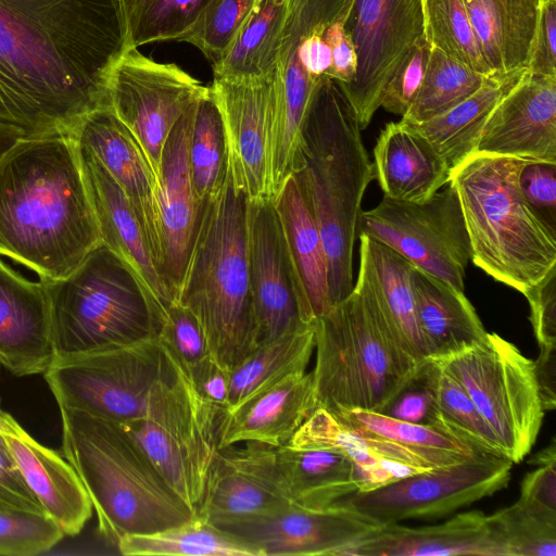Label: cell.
<instances>
[{
	"instance_id": "obj_39",
	"label": "cell",
	"mask_w": 556,
	"mask_h": 556,
	"mask_svg": "<svg viewBox=\"0 0 556 556\" xmlns=\"http://www.w3.org/2000/svg\"><path fill=\"white\" fill-rule=\"evenodd\" d=\"M419 376L431 392L433 412L427 422L473 447L502 456V448L464 388L435 359H425Z\"/></svg>"
},
{
	"instance_id": "obj_11",
	"label": "cell",
	"mask_w": 556,
	"mask_h": 556,
	"mask_svg": "<svg viewBox=\"0 0 556 556\" xmlns=\"http://www.w3.org/2000/svg\"><path fill=\"white\" fill-rule=\"evenodd\" d=\"M164 364V351L157 337H152L55 357L43 376L59 407L125 425L144 414L149 393Z\"/></svg>"
},
{
	"instance_id": "obj_46",
	"label": "cell",
	"mask_w": 556,
	"mask_h": 556,
	"mask_svg": "<svg viewBox=\"0 0 556 556\" xmlns=\"http://www.w3.org/2000/svg\"><path fill=\"white\" fill-rule=\"evenodd\" d=\"M257 0H211L178 40L193 45L216 65L226 54Z\"/></svg>"
},
{
	"instance_id": "obj_8",
	"label": "cell",
	"mask_w": 556,
	"mask_h": 556,
	"mask_svg": "<svg viewBox=\"0 0 556 556\" xmlns=\"http://www.w3.org/2000/svg\"><path fill=\"white\" fill-rule=\"evenodd\" d=\"M46 283L55 357L157 337L164 320L131 267L102 242L67 276Z\"/></svg>"
},
{
	"instance_id": "obj_9",
	"label": "cell",
	"mask_w": 556,
	"mask_h": 556,
	"mask_svg": "<svg viewBox=\"0 0 556 556\" xmlns=\"http://www.w3.org/2000/svg\"><path fill=\"white\" fill-rule=\"evenodd\" d=\"M162 349L164 368L149 393L144 414L136 421L121 425L197 514L213 458L219 448L227 408L204 400L187 370Z\"/></svg>"
},
{
	"instance_id": "obj_16",
	"label": "cell",
	"mask_w": 556,
	"mask_h": 556,
	"mask_svg": "<svg viewBox=\"0 0 556 556\" xmlns=\"http://www.w3.org/2000/svg\"><path fill=\"white\" fill-rule=\"evenodd\" d=\"M380 525L340 503L323 509L292 503L264 515L214 526L251 544L262 556H342Z\"/></svg>"
},
{
	"instance_id": "obj_45",
	"label": "cell",
	"mask_w": 556,
	"mask_h": 556,
	"mask_svg": "<svg viewBox=\"0 0 556 556\" xmlns=\"http://www.w3.org/2000/svg\"><path fill=\"white\" fill-rule=\"evenodd\" d=\"M489 519L503 556H556V518L518 500Z\"/></svg>"
},
{
	"instance_id": "obj_17",
	"label": "cell",
	"mask_w": 556,
	"mask_h": 556,
	"mask_svg": "<svg viewBox=\"0 0 556 556\" xmlns=\"http://www.w3.org/2000/svg\"><path fill=\"white\" fill-rule=\"evenodd\" d=\"M232 179L250 201L273 200L269 151L276 102V71L252 80L213 79Z\"/></svg>"
},
{
	"instance_id": "obj_31",
	"label": "cell",
	"mask_w": 556,
	"mask_h": 556,
	"mask_svg": "<svg viewBox=\"0 0 556 556\" xmlns=\"http://www.w3.org/2000/svg\"><path fill=\"white\" fill-rule=\"evenodd\" d=\"M412 286L418 326L430 357L452 355L485 339L488 332L463 291L416 267Z\"/></svg>"
},
{
	"instance_id": "obj_40",
	"label": "cell",
	"mask_w": 556,
	"mask_h": 556,
	"mask_svg": "<svg viewBox=\"0 0 556 556\" xmlns=\"http://www.w3.org/2000/svg\"><path fill=\"white\" fill-rule=\"evenodd\" d=\"M116 546L126 556H262L251 544L198 514L162 531L124 535Z\"/></svg>"
},
{
	"instance_id": "obj_61",
	"label": "cell",
	"mask_w": 556,
	"mask_h": 556,
	"mask_svg": "<svg viewBox=\"0 0 556 556\" xmlns=\"http://www.w3.org/2000/svg\"><path fill=\"white\" fill-rule=\"evenodd\" d=\"M549 462H556V444L554 439L552 440L548 446L544 447L539 453L533 455L530 458L529 464L539 465Z\"/></svg>"
},
{
	"instance_id": "obj_59",
	"label": "cell",
	"mask_w": 556,
	"mask_h": 556,
	"mask_svg": "<svg viewBox=\"0 0 556 556\" xmlns=\"http://www.w3.org/2000/svg\"><path fill=\"white\" fill-rule=\"evenodd\" d=\"M33 136L25 129L0 118V159L20 140Z\"/></svg>"
},
{
	"instance_id": "obj_20",
	"label": "cell",
	"mask_w": 556,
	"mask_h": 556,
	"mask_svg": "<svg viewBox=\"0 0 556 556\" xmlns=\"http://www.w3.org/2000/svg\"><path fill=\"white\" fill-rule=\"evenodd\" d=\"M70 135L77 147L88 150L101 162L126 194L162 275L159 182L139 143L111 105L87 114Z\"/></svg>"
},
{
	"instance_id": "obj_26",
	"label": "cell",
	"mask_w": 556,
	"mask_h": 556,
	"mask_svg": "<svg viewBox=\"0 0 556 556\" xmlns=\"http://www.w3.org/2000/svg\"><path fill=\"white\" fill-rule=\"evenodd\" d=\"M316 407L312 371L292 374L227 412L219 447L241 442L287 445Z\"/></svg>"
},
{
	"instance_id": "obj_25",
	"label": "cell",
	"mask_w": 556,
	"mask_h": 556,
	"mask_svg": "<svg viewBox=\"0 0 556 556\" xmlns=\"http://www.w3.org/2000/svg\"><path fill=\"white\" fill-rule=\"evenodd\" d=\"M503 556L489 516L472 510L443 523L410 528L380 525L342 556Z\"/></svg>"
},
{
	"instance_id": "obj_5",
	"label": "cell",
	"mask_w": 556,
	"mask_h": 556,
	"mask_svg": "<svg viewBox=\"0 0 556 556\" xmlns=\"http://www.w3.org/2000/svg\"><path fill=\"white\" fill-rule=\"evenodd\" d=\"M249 198L230 170L202 202L176 296L198 318L213 359L230 371L257 348L248 256Z\"/></svg>"
},
{
	"instance_id": "obj_35",
	"label": "cell",
	"mask_w": 556,
	"mask_h": 556,
	"mask_svg": "<svg viewBox=\"0 0 556 556\" xmlns=\"http://www.w3.org/2000/svg\"><path fill=\"white\" fill-rule=\"evenodd\" d=\"M289 0H257L219 63L214 77L252 80L271 75L277 67Z\"/></svg>"
},
{
	"instance_id": "obj_42",
	"label": "cell",
	"mask_w": 556,
	"mask_h": 556,
	"mask_svg": "<svg viewBox=\"0 0 556 556\" xmlns=\"http://www.w3.org/2000/svg\"><path fill=\"white\" fill-rule=\"evenodd\" d=\"M486 77L431 47L421 86L402 121L419 124L447 112L476 92Z\"/></svg>"
},
{
	"instance_id": "obj_53",
	"label": "cell",
	"mask_w": 556,
	"mask_h": 556,
	"mask_svg": "<svg viewBox=\"0 0 556 556\" xmlns=\"http://www.w3.org/2000/svg\"><path fill=\"white\" fill-rule=\"evenodd\" d=\"M0 506L45 513L26 483L3 434H0Z\"/></svg>"
},
{
	"instance_id": "obj_24",
	"label": "cell",
	"mask_w": 556,
	"mask_h": 556,
	"mask_svg": "<svg viewBox=\"0 0 556 556\" xmlns=\"http://www.w3.org/2000/svg\"><path fill=\"white\" fill-rule=\"evenodd\" d=\"M77 149L100 241L131 267L165 314L174 299L152 258L126 194L91 152Z\"/></svg>"
},
{
	"instance_id": "obj_15",
	"label": "cell",
	"mask_w": 556,
	"mask_h": 556,
	"mask_svg": "<svg viewBox=\"0 0 556 556\" xmlns=\"http://www.w3.org/2000/svg\"><path fill=\"white\" fill-rule=\"evenodd\" d=\"M346 26L357 55L349 85H340L365 129L380 108L390 77L424 36L421 0H354Z\"/></svg>"
},
{
	"instance_id": "obj_7",
	"label": "cell",
	"mask_w": 556,
	"mask_h": 556,
	"mask_svg": "<svg viewBox=\"0 0 556 556\" xmlns=\"http://www.w3.org/2000/svg\"><path fill=\"white\" fill-rule=\"evenodd\" d=\"M317 407L384 413L413 381L414 358L358 288L314 321Z\"/></svg>"
},
{
	"instance_id": "obj_54",
	"label": "cell",
	"mask_w": 556,
	"mask_h": 556,
	"mask_svg": "<svg viewBox=\"0 0 556 556\" xmlns=\"http://www.w3.org/2000/svg\"><path fill=\"white\" fill-rule=\"evenodd\" d=\"M556 0H542L528 71L556 76Z\"/></svg>"
},
{
	"instance_id": "obj_10",
	"label": "cell",
	"mask_w": 556,
	"mask_h": 556,
	"mask_svg": "<svg viewBox=\"0 0 556 556\" xmlns=\"http://www.w3.org/2000/svg\"><path fill=\"white\" fill-rule=\"evenodd\" d=\"M429 358L464 388L504 457L520 463L534 445L544 416L533 361L494 332L464 351Z\"/></svg>"
},
{
	"instance_id": "obj_49",
	"label": "cell",
	"mask_w": 556,
	"mask_h": 556,
	"mask_svg": "<svg viewBox=\"0 0 556 556\" xmlns=\"http://www.w3.org/2000/svg\"><path fill=\"white\" fill-rule=\"evenodd\" d=\"M430 49L422 36L405 54L382 91L380 106L386 111L405 115L421 86Z\"/></svg>"
},
{
	"instance_id": "obj_1",
	"label": "cell",
	"mask_w": 556,
	"mask_h": 556,
	"mask_svg": "<svg viewBox=\"0 0 556 556\" xmlns=\"http://www.w3.org/2000/svg\"><path fill=\"white\" fill-rule=\"evenodd\" d=\"M129 49L124 0H0V118L70 134L110 105L112 68Z\"/></svg>"
},
{
	"instance_id": "obj_21",
	"label": "cell",
	"mask_w": 556,
	"mask_h": 556,
	"mask_svg": "<svg viewBox=\"0 0 556 556\" xmlns=\"http://www.w3.org/2000/svg\"><path fill=\"white\" fill-rule=\"evenodd\" d=\"M195 101L182 113L169 132L157 177L161 270L174 301L185 274L202 205L193 188L189 164Z\"/></svg>"
},
{
	"instance_id": "obj_41",
	"label": "cell",
	"mask_w": 556,
	"mask_h": 556,
	"mask_svg": "<svg viewBox=\"0 0 556 556\" xmlns=\"http://www.w3.org/2000/svg\"><path fill=\"white\" fill-rule=\"evenodd\" d=\"M189 164L200 202L215 195L225 185L229 172L225 129L210 86L195 101Z\"/></svg>"
},
{
	"instance_id": "obj_57",
	"label": "cell",
	"mask_w": 556,
	"mask_h": 556,
	"mask_svg": "<svg viewBox=\"0 0 556 556\" xmlns=\"http://www.w3.org/2000/svg\"><path fill=\"white\" fill-rule=\"evenodd\" d=\"M188 375L197 392L204 400L227 408L229 371L216 363L211 355L201 361Z\"/></svg>"
},
{
	"instance_id": "obj_22",
	"label": "cell",
	"mask_w": 556,
	"mask_h": 556,
	"mask_svg": "<svg viewBox=\"0 0 556 556\" xmlns=\"http://www.w3.org/2000/svg\"><path fill=\"white\" fill-rule=\"evenodd\" d=\"M476 153L556 163V76L527 71L492 111Z\"/></svg>"
},
{
	"instance_id": "obj_51",
	"label": "cell",
	"mask_w": 556,
	"mask_h": 556,
	"mask_svg": "<svg viewBox=\"0 0 556 556\" xmlns=\"http://www.w3.org/2000/svg\"><path fill=\"white\" fill-rule=\"evenodd\" d=\"M523 295L530 305V321L539 345L556 344V265Z\"/></svg>"
},
{
	"instance_id": "obj_44",
	"label": "cell",
	"mask_w": 556,
	"mask_h": 556,
	"mask_svg": "<svg viewBox=\"0 0 556 556\" xmlns=\"http://www.w3.org/2000/svg\"><path fill=\"white\" fill-rule=\"evenodd\" d=\"M211 0H124L130 49L160 40H178Z\"/></svg>"
},
{
	"instance_id": "obj_37",
	"label": "cell",
	"mask_w": 556,
	"mask_h": 556,
	"mask_svg": "<svg viewBox=\"0 0 556 556\" xmlns=\"http://www.w3.org/2000/svg\"><path fill=\"white\" fill-rule=\"evenodd\" d=\"M287 445L294 448H332L343 453L354 466L358 491H369L420 472L380 457L358 433L321 407L314 409Z\"/></svg>"
},
{
	"instance_id": "obj_13",
	"label": "cell",
	"mask_w": 556,
	"mask_h": 556,
	"mask_svg": "<svg viewBox=\"0 0 556 556\" xmlns=\"http://www.w3.org/2000/svg\"><path fill=\"white\" fill-rule=\"evenodd\" d=\"M509 459L478 452L454 465L415 472L369 491H356L337 503L379 523L445 516L504 489Z\"/></svg>"
},
{
	"instance_id": "obj_28",
	"label": "cell",
	"mask_w": 556,
	"mask_h": 556,
	"mask_svg": "<svg viewBox=\"0 0 556 556\" xmlns=\"http://www.w3.org/2000/svg\"><path fill=\"white\" fill-rule=\"evenodd\" d=\"M374 169L390 199L422 202L450 181L451 169L432 144L410 124L386 125L374 149Z\"/></svg>"
},
{
	"instance_id": "obj_6",
	"label": "cell",
	"mask_w": 556,
	"mask_h": 556,
	"mask_svg": "<svg viewBox=\"0 0 556 556\" xmlns=\"http://www.w3.org/2000/svg\"><path fill=\"white\" fill-rule=\"evenodd\" d=\"M528 160L475 153L451 172L471 247V261L525 293L556 265V236L525 200L518 175Z\"/></svg>"
},
{
	"instance_id": "obj_12",
	"label": "cell",
	"mask_w": 556,
	"mask_h": 556,
	"mask_svg": "<svg viewBox=\"0 0 556 556\" xmlns=\"http://www.w3.org/2000/svg\"><path fill=\"white\" fill-rule=\"evenodd\" d=\"M357 232L390 247L414 267L464 292L471 247L451 185L422 202L383 197L376 207L361 212Z\"/></svg>"
},
{
	"instance_id": "obj_19",
	"label": "cell",
	"mask_w": 556,
	"mask_h": 556,
	"mask_svg": "<svg viewBox=\"0 0 556 556\" xmlns=\"http://www.w3.org/2000/svg\"><path fill=\"white\" fill-rule=\"evenodd\" d=\"M292 504L276 447L241 442L219 447L197 511L211 523L264 515Z\"/></svg>"
},
{
	"instance_id": "obj_47",
	"label": "cell",
	"mask_w": 556,
	"mask_h": 556,
	"mask_svg": "<svg viewBox=\"0 0 556 556\" xmlns=\"http://www.w3.org/2000/svg\"><path fill=\"white\" fill-rule=\"evenodd\" d=\"M64 536L45 513L0 506V555L30 556L45 553Z\"/></svg>"
},
{
	"instance_id": "obj_2",
	"label": "cell",
	"mask_w": 556,
	"mask_h": 556,
	"mask_svg": "<svg viewBox=\"0 0 556 556\" xmlns=\"http://www.w3.org/2000/svg\"><path fill=\"white\" fill-rule=\"evenodd\" d=\"M100 242L70 134L25 137L0 159V255L51 281L72 273Z\"/></svg>"
},
{
	"instance_id": "obj_55",
	"label": "cell",
	"mask_w": 556,
	"mask_h": 556,
	"mask_svg": "<svg viewBox=\"0 0 556 556\" xmlns=\"http://www.w3.org/2000/svg\"><path fill=\"white\" fill-rule=\"evenodd\" d=\"M521 483L519 500L534 510L556 518V462L535 465Z\"/></svg>"
},
{
	"instance_id": "obj_14",
	"label": "cell",
	"mask_w": 556,
	"mask_h": 556,
	"mask_svg": "<svg viewBox=\"0 0 556 556\" xmlns=\"http://www.w3.org/2000/svg\"><path fill=\"white\" fill-rule=\"evenodd\" d=\"M112 110L129 129L156 177L167 137L182 113L207 87L173 63H159L129 49L109 78Z\"/></svg>"
},
{
	"instance_id": "obj_43",
	"label": "cell",
	"mask_w": 556,
	"mask_h": 556,
	"mask_svg": "<svg viewBox=\"0 0 556 556\" xmlns=\"http://www.w3.org/2000/svg\"><path fill=\"white\" fill-rule=\"evenodd\" d=\"M424 36L434 47L485 76L492 75L464 0H421Z\"/></svg>"
},
{
	"instance_id": "obj_48",
	"label": "cell",
	"mask_w": 556,
	"mask_h": 556,
	"mask_svg": "<svg viewBox=\"0 0 556 556\" xmlns=\"http://www.w3.org/2000/svg\"><path fill=\"white\" fill-rule=\"evenodd\" d=\"M157 340L187 372L210 355L198 318L177 301L172 302L167 307Z\"/></svg>"
},
{
	"instance_id": "obj_4",
	"label": "cell",
	"mask_w": 556,
	"mask_h": 556,
	"mask_svg": "<svg viewBox=\"0 0 556 556\" xmlns=\"http://www.w3.org/2000/svg\"><path fill=\"white\" fill-rule=\"evenodd\" d=\"M59 408L63 454L90 497L104 540L117 545L124 535L162 531L195 515L121 424Z\"/></svg>"
},
{
	"instance_id": "obj_30",
	"label": "cell",
	"mask_w": 556,
	"mask_h": 556,
	"mask_svg": "<svg viewBox=\"0 0 556 556\" xmlns=\"http://www.w3.org/2000/svg\"><path fill=\"white\" fill-rule=\"evenodd\" d=\"M9 448L34 495L64 535L78 534L92 515L90 497L73 466L26 431L5 437Z\"/></svg>"
},
{
	"instance_id": "obj_32",
	"label": "cell",
	"mask_w": 556,
	"mask_h": 556,
	"mask_svg": "<svg viewBox=\"0 0 556 556\" xmlns=\"http://www.w3.org/2000/svg\"><path fill=\"white\" fill-rule=\"evenodd\" d=\"M492 74L528 67L542 0H464Z\"/></svg>"
},
{
	"instance_id": "obj_34",
	"label": "cell",
	"mask_w": 556,
	"mask_h": 556,
	"mask_svg": "<svg viewBox=\"0 0 556 556\" xmlns=\"http://www.w3.org/2000/svg\"><path fill=\"white\" fill-rule=\"evenodd\" d=\"M278 467L292 503L314 509L334 505L358 491L354 466L332 448L276 447Z\"/></svg>"
},
{
	"instance_id": "obj_23",
	"label": "cell",
	"mask_w": 556,
	"mask_h": 556,
	"mask_svg": "<svg viewBox=\"0 0 556 556\" xmlns=\"http://www.w3.org/2000/svg\"><path fill=\"white\" fill-rule=\"evenodd\" d=\"M55 358L47 283L0 258V364L17 377L45 374Z\"/></svg>"
},
{
	"instance_id": "obj_36",
	"label": "cell",
	"mask_w": 556,
	"mask_h": 556,
	"mask_svg": "<svg viewBox=\"0 0 556 556\" xmlns=\"http://www.w3.org/2000/svg\"><path fill=\"white\" fill-rule=\"evenodd\" d=\"M314 348V323L258 345L229 371L227 412L283 378L305 372Z\"/></svg>"
},
{
	"instance_id": "obj_52",
	"label": "cell",
	"mask_w": 556,
	"mask_h": 556,
	"mask_svg": "<svg viewBox=\"0 0 556 556\" xmlns=\"http://www.w3.org/2000/svg\"><path fill=\"white\" fill-rule=\"evenodd\" d=\"M354 0L324 29L323 36L331 52V66L327 76L340 85L353 81L357 70V55L346 26Z\"/></svg>"
},
{
	"instance_id": "obj_33",
	"label": "cell",
	"mask_w": 556,
	"mask_h": 556,
	"mask_svg": "<svg viewBox=\"0 0 556 556\" xmlns=\"http://www.w3.org/2000/svg\"><path fill=\"white\" fill-rule=\"evenodd\" d=\"M527 71L489 75L476 92L447 112L410 125L432 144L452 172L476 153L492 111Z\"/></svg>"
},
{
	"instance_id": "obj_38",
	"label": "cell",
	"mask_w": 556,
	"mask_h": 556,
	"mask_svg": "<svg viewBox=\"0 0 556 556\" xmlns=\"http://www.w3.org/2000/svg\"><path fill=\"white\" fill-rule=\"evenodd\" d=\"M332 415L355 432L399 445L421 460L428 469L454 465L478 453L469 444L430 426L400 420L383 413L340 409Z\"/></svg>"
},
{
	"instance_id": "obj_56",
	"label": "cell",
	"mask_w": 556,
	"mask_h": 556,
	"mask_svg": "<svg viewBox=\"0 0 556 556\" xmlns=\"http://www.w3.org/2000/svg\"><path fill=\"white\" fill-rule=\"evenodd\" d=\"M433 408L431 392L420 378L418 370L413 381L395 397L383 414L400 420L427 425Z\"/></svg>"
},
{
	"instance_id": "obj_18",
	"label": "cell",
	"mask_w": 556,
	"mask_h": 556,
	"mask_svg": "<svg viewBox=\"0 0 556 556\" xmlns=\"http://www.w3.org/2000/svg\"><path fill=\"white\" fill-rule=\"evenodd\" d=\"M248 256L257 346L307 325L270 199L249 202Z\"/></svg>"
},
{
	"instance_id": "obj_58",
	"label": "cell",
	"mask_w": 556,
	"mask_h": 556,
	"mask_svg": "<svg viewBox=\"0 0 556 556\" xmlns=\"http://www.w3.org/2000/svg\"><path fill=\"white\" fill-rule=\"evenodd\" d=\"M534 374L544 410L556 407V344L540 346Z\"/></svg>"
},
{
	"instance_id": "obj_60",
	"label": "cell",
	"mask_w": 556,
	"mask_h": 556,
	"mask_svg": "<svg viewBox=\"0 0 556 556\" xmlns=\"http://www.w3.org/2000/svg\"><path fill=\"white\" fill-rule=\"evenodd\" d=\"M25 433V430L20 424L1 407L0 401V434L5 437L21 438Z\"/></svg>"
},
{
	"instance_id": "obj_50",
	"label": "cell",
	"mask_w": 556,
	"mask_h": 556,
	"mask_svg": "<svg viewBox=\"0 0 556 556\" xmlns=\"http://www.w3.org/2000/svg\"><path fill=\"white\" fill-rule=\"evenodd\" d=\"M518 184L529 206L556 236V163L526 161L519 172Z\"/></svg>"
},
{
	"instance_id": "obj_3",
	"label": "cell",
	"mask_w": 556,
	"mask_h": 556,
	"mask_svg": "<svg viewBox=\"0 0 556 556\" xmlns=\"http://www.w3.org/2000/svg\"><path fill=\"white\" fill-rule=\"evenodd\" d=\"M356 113L340 84L319 77L302 121L291 176L320 232L331 307L353 290V248L375 178Z\"/></svg>"
},
{
	"instance_id": "obj_27",
	"label": "cell",
	"mask_w": 556,
	"mask_h": 556,
	"mask_svg": "<svg viewBox=\"0 0 556 556\" xmlns=\"http://www.w3.org/2000/svg\"><path fill=\"white\" fill-rule=\"evenodd\" d=\"M413 265L390 247L359 233L358 288L390 330L418 362L430 352L418 326L412 286Z\"/></svg>"
},
{
	"instance_id": "obj_29",
	"label": "cell",
	"mask_w": 556,
	"mask_h": 556,
	"mask_svg": "<svg viewBox=\"0 0 556 556\" xmlns=\"http://www.w3.org/2000/svg\"><path fill=\"white\" fill-rule=\"evenodd\" d=\"M273 201L298 286L302 319L313 324L331 308L321 236L292 176Z\"/></svg>"
}]
</instances>
